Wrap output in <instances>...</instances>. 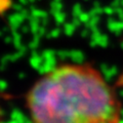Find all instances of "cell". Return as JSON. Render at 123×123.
<instances>
[{
    "label": "cell",
    "mask_w": 123,
    "mask_h": 123,
    "mask_svg": "<svg viewBox=\"0 0 123 123\" xmlns=\"http://www.w3.org/2000/svg\"><path fill=\"white\" fill-rule=\"evenodd\" d=\"M25 105L31 123H121L116 86L87 62L62 63L29 88Z\"/></svg>",
    "instance_id": "cell-1"
},
{
    "label": "cell",
    "mask_w": 123,
    "mask_h": 123,
    "mask_svg": "<svg viewBox=\"0 0 123 123\" xmlns=\"http://www.w3.org/2000/svg\"><path fill=\"white\" fill-rule=\"evenodd\" d=\"M116 87H123V71L121 72V74L119 75L118 79H117V82L115 84Z\"/></svg>",
    "instance_id": "cell-2"
},
{
    "label": "cell",
    "mask_w": 123,
    "mask_h": 123,
    "mask_svg": "<svg viewBox=\"0 0 123 123\" xmlns=\"http://www.w3.org/2000/svg\"><path fill=\"white\" fill-rule=\"evenodd\" d=\"M3 110H2V106H1V104H0V123H2L3 121Z\"/></svg>",
    "instance_id": "cell-3"
}]
</instances>
